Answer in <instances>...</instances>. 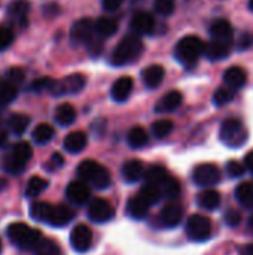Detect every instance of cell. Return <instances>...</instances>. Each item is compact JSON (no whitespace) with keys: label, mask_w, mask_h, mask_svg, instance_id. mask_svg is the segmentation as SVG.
<instances>
[{"label":"cell","mask_w":253,"mask_h":255,"mask_svg":"<svg viewBox=\"0 0 253 255\" xmlns=\"http://www.w3.org/2000/svg\"><path fill=\"white\" fill-rule=\"evenodd\" d=\"M142 52H143V42L140 36H137L136 33L127 34L113 49L110 61L115 66H125L136 61Z\"/></svg>","instance_id":"1"},{"label":"cell","mask_w":253,"mask_h":255,"mask_svg":"<svg viewBox=\"0 0 253 255\" xmlns=\"http://www.w3.org/2000/svg\"><path fill=\"white\" fill-rule=\"evenodd\" d=\"M78 176L81 181L95 187L97 190H106L110 185V173L109 170L94 160H85L78 166Z\"/></svg>","instance_id":"2"},{"label":"cell","mask_w":253,"mask_h":255,"mask_svg":"<svg viewBox=\"0 0 253 255\" xmlns=\"http://www.w3.org/2000/svg\"><path fill=\"white\" fill-rule=\"evenodd\" d=\"M6 235L10 242L21 250H34L43 239L37 229H31L22 223H13L6 229Z\"/></svg>","instance_id":"3"},{"label":"cell","mask_w":253,"mask_h":255,"mask_svg":"<svg viewBox=\"0 0 253 255\" xmlns=\"http://www.w3.org/2000/svg\"><path fill=\"white\" fill-rule=\"evenodd\" d=\"M33 155V149L28 142H18L13 145L10 154L1 158V169L10 175H18L24 170L28 160Z\"/></svg>","instance_id":"4"},{"label":"cell","mask_w":253,"mask_h":255,"mask_svg":"<svg viewBox=\"0 0 253 255\" xmlns=\"http://www.w3.org/2000/svg\"><path fill=\"white\" fill-rule=\"evenodd\" d=\"M206 45L204 42L197 36H185L182 37L174 49V55L177 61H180L185 66H192L203 54H204Z\"/></svg>","instance_id":"5"},{"label":"cell","mask_w":253,"mask_h":255,"mask_svg":"<svg viewBox=\"0 0 253 255\" xmlns=\"http://www.w3.org/2000/svg\"><path fill=\"white\" fill-rule=\"evenodd\" d=\"M219 139L228 148H240L248 142V130L237 118H228L221 124Z\"/></svg>","instance_id":"6"},{"label":"cell","mask_w":253,"mask_h":255,"mask_svg":"<svg viewBox=\"0 0 253 255\" xmlns=\"http://www.w3.org/2000/svg\"><path fill=\"white\" fill-rule=\"evenodd\" d=\"M185 232L188 239L194 242H204L209 241L212 236V223L207 217L201 214H194L188 218Z\"/></svg>","instance_id":"7"},{"label":"cell","mask_w":253,"mask_h":255,"mask_svg":"<svg viewBox=\"0 0 253 255\" xmlns=\"http://www.w3.org/2000/svg\"><path fill=\"white\" fill-rule=\"evenodd\" d=\"M221 179H222V175H221L219 167L212 163L198 164L192 172V181L198 187H213L219 184Z\"/></svg>","instance_id":"8"},{"label":"cell","mask_w":253,"mask_h":255,"mask_svg":"<svg viewBox=\"0 0 253 255\" xmlns=\"http://www.w3.org/2000/svg\"><path fill=\"white\" fill-rule=\"evenodd\" d=\"M85 87V76L81 73H72L61 81H54L51 87V93L54 96H66V94H78Z\"/></svg>","instance_id":"9"},{"label":"cell","mask_w":253,"mask_h":255,"mask_svg":"<svg viewBox=\"0 0 253 255\" xmlns=\"http://www.w3.org/2000/svg\"><path fill=\"white\" fill-rule=\"evenodd\" d=\"M94 21L89 18L78 19L70 28V39L75 45H89L94 40Z\"/></svg>","instance_id":"10"},{"label":"cell","mask_w":253,"mask_h":255,"mask_svg":"<svg viewBox=\"0 0 253 255\" xmlns=\"http://www.w3.org/2000/svg\"><path fill=\"white\" fill-rule=\"evenodd\" d=\"M113 217H115V209L104 199H94L88 205V218L94 223H107Z\"/></svg>","instance_id":"11"},{"label":"cell","mask_w":253,"mask_h":255,"mask_svg":"<svg viewBox=\"0 0 253 255\" xmlns=\"http://www.w3.org/2000/svg\"><path fill=\"white\" fill-rule=\"evenodd\" d=\"M70 245L76 253H86L92 245V232L88 226L79 224L70 233Z\"/></svg>","instance_id":"12"},{"label":"cell","mask_w":253,"mask_h":255,"mask_svg":"<svg viewBox=\"0 0 253 255\" xmlns=\"http://www.w3.org/2000/svg\"><path fill=\"white\" fill-rule=\"evenodd\" d=\"M73 217H75V212L69 206H66V205L52 206L51 205L45 223L52 226V227H64V226H67L73 220Z\"/></svg>","instance_id":"13"},{"label":"cell","mask_w":253,"mask_h":255,"mask_svg":"<svg viewBox=\"0 0 253 255\" xmlns=\"http://www.w3.org/2000/svg\"><path fill=\"white\" fill-rule=\"evenodd\" d=\"M233 49V40H218V39H212V42H209L206 45V49H204V55L212 60V61H216V60H224L230 55Z\"/></svg>","instance_id":"14"},{"label":"cell","mask_w":253,"mask_h":255,"mask_svg":"<svg viewBox=\"0 0 253 255\" xmlns=\"http://www.w3.org/2000/svg\"><path fill=\"white\" fill-rule=\"evenodd\" d=\"M155 18L149 12H137L131 18V28L133 33H136L137 36L151 34L155 30Z\"/></svg>","instance_id":"15"},{"label":"cell","mask_w":253,"mask_h":255,"mask_svg":"<svg viewBox=\"0 0 253 255\" xmlns=\"http://www.w3.org/2000/svg\"><path fill=\"white\" fill-rule=\"evenodd\" d=\"M66 196L75 205H85L89 200L91 191H89V187H88L86 182H84V181H73V182H70L67 185Z\"/></svg>","instance_id":"16"},{"label":"cell","mask_w":253,"mask_h":255,"mask_svg":"<svg viewBox=\"0 0 253 255\" xmlns=\"http://www.w3.org/2000/svg\"><path fill=\"white\" fill-rule=\"evenodd\" d=\"M183 220V208L177 203H169L163 208L160 214V221L163 223L164 227H177L180 221Z\"/></svg>","instance_id":"17"},{"label":"cell","mask_w":253,"mask_h":255,"mask_svg":"<svg viewBox=\"0 0 253 255\" xmlns=\"http://www.w3.org/2000/svg\"><path fill=\"white\" fill-rule=\"evenodd\" d=\"M182 100H183V96L180 91L177 90H173V91H169L166 93L160 100L158 103L155 105V111L158 114H169V112H173L176 111L180 105H182Z\"/></svg>","instance_id":"18"},{"label":"cell","mask_w":253,"mask_h":255,"mask_svg":"<svg viewBox=\"0 0 253 255\" xmlns=\"http://www.w3.org/2000/svg\"><path fill=\"white\" fill-rule=\"evenodd\" d=\"M133 87H134L133 78L121 76L113 82V85L110 88V96H112V99L115 102H125L130 97V94L133 91Z\"/></svg>","instance_id":"19"},{"label":"cell","mask_w":253,"mask_h":255,"mask_svg":"<svg viewBox=\"0 0 253 255\" xmlns=\"http://www.w3.org/2000/svg\"><path fill=\"white\" fill-rule=\"evenodd\" d=\"M122 178L128 182V184H136L139 181H142L145 178V167L143 163L140 160H128L122 164Z\"/></svg>","instance_id":"20"},{"label":"cell","mask_w":253,"mask_h":255,"mask_svg":"<svg viewBox=\"0 0 253 255\" xmlns=\"http://www.w3.org/2000/svg\"><path fill=\"white\" fill-rule=\"evenodd\" d=\"M224 82L227 87H230L231 90H240L246 85L248 82V73L245 72V69L239 67V66H233L230 69L225 70L224 73Z\"/></svg>","instance_id":"21"},{"label":"cell","mask_w":253,"mask_h":255,"mask_svg":"<svg viewBox=\"0 0 253 255\" xmlns=\"http://www.w3.org/2000/svg\"><path fill=\"white\" fill-rule=\"evenodd\" d=\"M164 76H166L164 67L160 64H151L146 69H143V72H142V79L148 88L160 87L161 82L164 81Z\"/></svg>","instance_id":"22"},{"label":"cell","mask_w":253,"mask_h":255,"mask_svg":"<svg viewBox=\"0 0 253 255\" xmlns=\"http://www.w3.org/2000/svg\"><path fill=\"white\" fill-rule=\"evenodd\" d=\"M88 143V137L84 131H72L64 137L63 146L70 154H79Z\"/></svg>","instance_id":"23"},{"label":"cell","mask_w":253,"mask_h":255,"mask_svg":"<svg viewBox=\"0 0 253 255\" xmlns=\"http://www.w3.org/2000/svg\"><path fill=\"white\" fill-rule=\"evenodd\" d=\"M94 30L98 39H107L118 31V22L110 16H100L94 22Z\"/></svg>","instance_id":"24"},{"label":"cell","mask_w":253,"mask_h":255,"mask_svg":"<svg viewBox=\"0 0 253 255\" xmlns=\"http://www.w3.org/2000/svg\"><path fill=\"white\" fill-rule=\"evenodd\" d=\"M151 205L145 202L139 194L131 197L127 203V214L134 220H145L149 214Z\"/></svg>","instance_id":"25"},{"label":"cell","mask_w":253,"mask_h":255,"mask_svg":"<svg viewBox=\"0 0 253 255\" xmlns=\"http://www.w3.org/2000/svg\"><path fill=\"white\" fill-rule=\"evenodd\" d=\"M221 194L216 190H204L197 196V205L207 211H215L221 206Z\"/></svg>","instance_id":"26"},{"label":"cell","mask_w":253,"mask_h":255,"mask_svg":"<svg viewBox=\"0 0 253 255\" xmlns=\"http://www.w3.org/2000/svg\"><path fill=\"white\" fill-rule=\"evenodd\" d=\"M210 34L213 39L218 40H233V25L230 21L227 19H216L212 25H210Z\"/></svg>","instance_id":"27"},{"label":"cell","mask_w":253,"mask_h":255,"mask_svg":"<svg viewBox=\"0 0 253 255\" xmlns=\"http://www.w3.org/2000/svg\"><path fill=\"white\" fill-rule=\"evenodd\" d=\"M167 178H169V172L161 164H152L145 172V181L146 184H151V185L161 187L167 181Z\"/></svg>","instance_id":"28"},{"label":"cell","mask_w":253,"mask_h":255,"mask_svg":"<svg viewBox=\"0 0 253 255\" xmlns=\"http://www.w3.org/2000/svg\"><path fill=\"white\" fill-rule=\"evenodd\" d=\"M54 118H55L57 124H60L63 127H67V126L75 123V120H76V109L70 103H63V105H60L55 109Z\"/></svg>","instance_id":"29"},{"label":"cell","mask_w":253,"mask_h":255,"mask_svg":"<svg viewBox=\"0 0 253 255\" xmlns=\"http://www.w3.org/2000/svg\"><path fill=\"white\" fill-rule=\"evenodd\" d=\"M236 199L245 209H253V182H242L236 188Z\"/></svg>","instance_id":"30"},{"label":"cell","mask_w":253,"mask_h":255,"mask_svg":"<svg viewBox=\"0 0 253 255\" xmlns=\"http://www.w3.org/2000/svg\"><path fill=\"white\" fill-rule=\"evenodd\" d=\"M149 140V136L146 133V130L140 126L133 127L128 134H127V143L133 148V149H140L143 148Z\"/></svg>","instance_id":"31"},{"label":"cell","mask_w":253,"mask_h":255,"mask_svg":"<svg viewBox=\"0 0 253 255\" xmlns=\"http://www.w3.org/2000/svg\"><path fill=\"white\" fill-rule=\"evenodd\" d=\"M28 10H30V3L27 0H13L7 7L9 16L15 21H22V22L25 21Z\"/></svg>","instance_id":"32"},{"label":"cell","mask_w":253,"mask_h":255,"mask_svg":"<svg viewBox=\"0 0 253 255\" xmlns=\"http://www.w3.org/2000/svg\"><path fill=\"white\" fill-rule=\"evenodd\" d=\"M28 124H30V118L24 114H13V115H10L9 121H7L10 131L16 136H21L27 130Z\"/></svg>","instance_id":"33"},{"label":"cell","mask_w":253,"mask_h":255,"mask_svg":"<svg viewBox=\"0 0 253 255\" xmlns=\"http://www.w3.org/2000/svg\"><path fill=\"white\" fill-rule=\"evenodd\" d=\"M34 255H63L61 248L58 247V244L52 239H42L37 247L33 250Z\"/></svg>","instance_id":"34"},{"label":"cell","mask_w":253,"mask_h":255,"mask_svg":"<svg viewBox=\"0 0 253 255\" xmlns=\"http://www.w3.org/2000/svg\"><path fill=\"white\" fill-rule=\"evenodd\" d=\"M54 133L55 131H54L52 126H49L46 123H42V124H39V126L34 127V130H33V139H34V142L43 145V143H48L54 137Z\"/></svg>","instance_id":"35"},{"label":"cell","mask_w":253,"mask_h":255,"mask_svg":"<svg viewBox=\"0 0 253 255\" xmlns=\"http://www.w3.org/2000/svg\"><path fill=\"white\" fill-rule=\"evenodd\" d=\"M139 196H140L145 202H148V203L152 206V205H155V203H158V202L161 200L163 191H161V188L157 187V185L145 184V187L139 191Z\"/></svg>","instance_id":"36"},{"label":"cell","mask_w":253,"mask_h":255,"mask_svg":"<svg viewBox=\"0 0 253 255\" xmlns=\"http://www.w3.org/2000/svg\"><path fill=\"white\" fill-rule=\"evenodd\" d=\"M16 85L9 81H0V105H9L16 99Z\"/></svg>","instance_id":"37"},{"label":"cell","mask_w":253,"mask_h":255,"mask_svg":"<svg viewBox=\"0 0 253 255\" xmlns=\"http://www.w3.org/2000/svg\"><path fill=\"white\" fill-rule=\"evenodd\" d=\"M46 187H48L46 179H43L40 176H33L25 187V196L27 197H36L40 193H43L46 190Z\"/></svg>","instance_id":"38"},{"label":"cell","mask_w":253,"mask_h":255,"mask_svg":"<svg viewBox=\"0 0 253 255\" xmlns=\"http://www.w3.org/2000/svg\"><path fill=\"white\" fill-rule=\"evenodd\" d=\"M234 96H236L234 90H231L230 87H221L213 94V103L218 108L225 106V105H228V103H231L234 100Z\"/></svg>","instance_id":"39"},{"label":"cell","mask_w":253,"mask_h":255,"mask_svg":"<svg viewBox=\"0 0 253 255\" xmlns=\"http://www.w3.org/2000/svg\"><path fill=\"white\" fill-rule=\"evenodd\" d=\"M160 188L163 191V196L169 197L170 200H176L180 194V184L176 178H171V176H169L167 181Z\"/></svg>","instance_id":"40"},{"label":"cell","mask_w":253,"mask_h":255,"mask_svg":"<svg viewBox=\"0 0 253 255\" xmlns=\"http://www.w3.org/2000/svg\"><path fill=\"white\" fill-rule=\"evenodd\" d=\"M173 131V121L170 120H158L152 124V133L157 139H164Z\"/></svg>","instance_id":"41"},{"label":"cell","mask_w":253,"mask_h":255,"mask_svg":"<svg viewBox=\"0 0 253 255\" xmlns=\"http://www.w3.org/2000/svg\"><path fill=\"white\" fill-rule=\"evenodd\" d=\"M49 208H51L49 203L36 202V203H33V205L30 206V217H31L34 221L45 223V221H46V217H48V212H49Z\"/></svg>","instance_id":"42"},{"label":"cell","mask_w":253,"mask_h":255,"mask_svg":"<svg viewBox=\"0 0 253 255\" xmlns=\"http://www.w3.org/2000/svg\"><path fill=\"white\" fill-rule=\"evenodd\" d=\"M174 0H155L154 1V7L157 10V13L163 15V16H169L174 12Z\"/></svg>","instance_id":"43"},{"label":"cell","mask_w":253,"mask_h":255,"mask_svg":"<svg viewBox=\"0 0 253 255\" xmlns=\"http://www.w3.org/2000/svg\"><path fill=\"white\" fill-rule=\"evenodd\" d=\"M245 172H246V166L242 164L240 161H237V160H230V161L227 163V173H228L230 178L237 179V178L243 176Z\"/></svg>","instance_id":"44"},{"label":"cell","mask_w":253,"mask_h":255,"mask_svg":"<svg viewBox=\"0 0 253 255\" xmlns=\"http://www.w3.org/2000/svg\"><path fill=\"white\" fill-rule=\"evenodd\" d=\"M13 42V33L7 28L0 25V51L7 49Z\"/></svg>","instance_id":"45"},{"label":"cell","mask_w":253,"mask_h":255,"mask_svg":"<svg viewBox=\"0 0 253 255\" xmlns=\"http://www.w3.org/2000/svg\"><path fill=\"white\" fill-rule=\"evenodd\" d=\"M6 78H7L9 82H12V84L16 85V84H21V82L24 81L25 73H24V70L19 69V67H10V69L6 72Z\"/></svg>","instance_id":"46"},{"label":"cell","mask_w":253,"mask_h":255,"mask_svg":"<svg viewBox=\"0 0 253 255\" xmlns=\"http://www.w3.org/2000/svg\"><path fill=\"white\" fill-rule=\"evenodd\" d=\"M225 223H227L230 227H237V226L242 223V214H240L237 209H230V211L225 214Z\"/></svg>","instance_id":"47"},{"label":"cell","mask_w":253,"mask_h":255,"mask_svg":"<svg viewBox=\"0 0 253 255\" xmlns=\"http://www.w3.org/2000/svg\"><path fill=\"white\" fill-rule=\"evenodd\" d=\"M52 84H54V79H51V78H39V79H36V81L33 82V85H31V90H33V91L51 90Z\"/></svg>","instance_id":"48"},{"label":"cell","mask_w":253,"mask_h":255,"mask_svg":"<svg viewBox=\"0 0 253 255\" xmlns=\"http://www.w3.org/2000/svg\"><path fill=\"white\" fill-rule=\"evenodd\" d=\"M64 166V158L60 155V154H52V157L49 158V161L46 163V169L49 170V172H54V170H57V169H60V167H63Z\"/></svg>","instance_id":"49"},{"label":"cell","mask_w":253,"mask_h":255,"mask_svg":"<svg viewBox=\"0 0 253 255\" xmlns=\"http://www.w3.org/2000/svg\"><path fill=\"white\" fill-rule=\"evenodd\" d=\"M124 0H101V6L107 12H115L121 7Z\"/></svg>","instance_id":"50"},{"label":"cell","mask_w":253,"mask_h":255,"mask_svg":"<svg viewBox=\"0 0 253 255\" xmlns=\"http://www.w3.org/2000/svg\"><path fill=\"white\" fill-rule=\"evenodd\" d=\"M245 166H246L248 170H251L253 173V151L246 154V157H245Z\"/></svg>","instance_id":"51"},{"label":"cell","mask_w":253,"mask_h":255,"mask_svg":"<svg viewBox=\"0 0 253 255\" xmlns=\"http://www.w3.org/2000/svg\"><path fill=\"white\" fill-rule=\"evenodd\" d=\"M240 255H253V242L240 248Z\"/></svg>","instance_id":"52"},{"label":"cell","mask_w":253,"mask_h":255,"mask_svg":"<svg viewBox=\"0 0 253 255\" xmlns=\"http://www.w3.org/2000/svg\"><path fill=\"white\" fill-rule=\"evenodd\" d=\"M6 140H7V134L0 128V148L6 143Z\"/></svg>","instance_id":"53"},{"label":"cell","mask_w":253,"mask_h":255,"mask_svg":"<svg viewBox=\"0 0 253 255\" xmlns=\"http://www.w3.org/2000/svg\"><path fill=\"white\" fill-rule=\"evenodd\" d=\"M7 188V181L4 178H0V193Z\"/></svg>","instance_id":"54"},{"label":"cell","mask_w":253,"mask_h":255,"mask_svg":"<svg viewBox=\"0 0 253 255\" xmlns=\"http://www.w3.org/2000/svg\"><path fill=\"white\" fill-rule=\"evenodd\" d=\"M248 229H249V232H252L253 233V215L249 218V223H248Z\"/></svg>","instance_id":"55"},{"label":"cell","mask_w":253,"mask_h":255,"mask_svg":"<svg viewBox=\"0 0 253 255\" xmlns=\"http://www.w3.org/2000/svg\"><path fill=\"white\" fill-rule=\"evenodd\" d=\"M249 9L253 10V0H249Z\"/></svg>","instance_id":"56"},{"label":"cell","mask_w":253,"mask_h":255,"mask_svg":"<svg viewBox=\"0 0 253 255\" xmlns=\"http://www.w3.org/2000/svg\"><path fill=\"white\" fill-rule=\"evenodd\" d=\"M131 1H133V3H140L142 0H131Z\"/></svg>","instance_id":"57"},{"label":"cell","mask_w":253,"mask_h":255,"mask_svg":"<svg viewBox=\"0 0 253 255\" xmlns=\"http://www.w3.org/2000/svg\"><path fill=\"white\" fill-rule=\"evenodd\" d=\"M0 251H1V242H0Z\"/></svg>","instance_id":"58"}]
</instances>
